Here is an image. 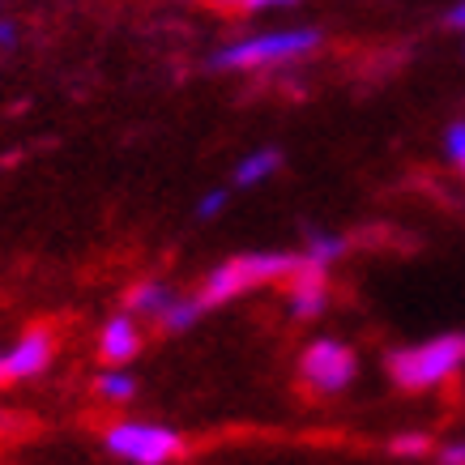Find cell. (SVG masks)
Here are the masks:
<instances>
[{
    "instance_id": "10",
    "label": "cell",
    "mask_w": 465,
    "mask_h": 465,
    "mask_svg": "<svg viewBox=\"0 0 465 465\" xmlns=\"http://www.w3.org/2000/svg\"><path fill=\"white\" fill-rule=\"evenodd\" d=\"M278 163H282V154L278 150H252V154L243 158L240 167H235V175H231V188H256V183H265L273 171H278Z\"/></svg>"
},
{
    "instance_id": "15",
    "label": "cell",
    "mask_w": 465,
    "mask_h": 465,
    "mask_svg": "<svg viewBox=\"0 0 465 465\" xmlns=\"http://www.w3.org/2000/svg\"><path fill=\"white\" fill-rule=\"evenodd\" d=\"M431 449V440L423 436V431H410V436H397L393 440V452H401V457H419V452Z\"/></svg>"
},
{
    "instance_id": "16",
    "label": "cell",
    "mask_w": 465,
    "mask_h": 465,
    "mask_svg": "<svg viewBox=\"0 0 465 465\" xmlns=\"http://www.w3.org/2000/svg\"><path fill=\"white\" fill-rule=\"evenodd\" d=\"M226 205V188H213V193H205V197L197 201V218L205 223V218H218Z\"/></svg>"
},
{
    "instance_id": "20",
    "label": "cell",
    "mask_w": 465,
    "mask_h": 465,
    "mask_svg": "<svg viewBox=\"0 0 465 465\" xmlns=\"http://www.w3.org/2000/svg\"><path fill=\"white\" fill-rule=\"evenodd\" d=\"M218 5H235V9H265V0H218Z\"/></svg>"
},
{
    "instance_id": "19",
    "label": "cell",
    "mask_w": 465,
    "mask_h": 465,
    "mask_svg": "<svg viewBox=\"0 0 465 465\" xmlns=\"http://www.w3.org/2000/svg\"><path fill=\"white\" fill-rule=\"evenodd\" d=\"M444 22H449L452 30H465V0H457V5H452V9H449V17H444Z\"/></svg>"
},
{
    "instance_id": "11",
    "label": "cell",
    "mask_w": 465,
    "mask_h": 465,
    "mask_svg": "<svg viewBox=\"0 0 465 465\" xmlns=\"http://www.w3.org/2000/svg\"><path fill=\"white\" fill-rule=\"evenodd\" d=\"M341 252H346V240L333 235V231H308V240H303V261H308V265L329 269Z\"/></svg>"
},
{
    "instance_id": "18",
    "label": "cell",
    "mask_w": 465,
    "mask_h": 465,
    "mask_svg": "<svg viewBox=\"0 0 465 465\" xmlns=\"http://www.w3.org/2000/svg\"><path fill=\"white\" fill-rule=\"evenodd\" d=\"M17 47V30L14 22H0V52H14Z\"/></svg>"
},
{
    "instance_id": "4",
    "label": "cell",
    "mask_w": 465,
    "mask_h": 465,
    "mask_svg": "<svg viewBox=\"0 0 465 465\" xmlns=\"http://www.w3.org/2000/svg\"><path fill=\"white\" fill-rule=\"evenodd\" d=\"M107 452H115L120 461L133 465H167L183 452V440L163 423H137V419H124V423H112L107 436H103Z\"/></svg>"
},
{
    "instance_id": "17",
    "label": "cell",
    "mask_w": 465,
    "mask_h": 465,
    "mask_svg": "<svg viewBox=\"0 0 465 465\" xmlns=\"http://www.w3.org/2000/svg\"><path fill=\"white\" fill-rule=\"evenodd\" d=\"M440 465H465V440H449L440 449Z\"/></svg>"
},
{
    "instance_id": "14",
    "label": "cell",
    "mask_w": 465,
    "mask_h": 465,
    "mask_svg": "<svg viewBox=\"0 0 465 465\" xmlns=\"http://www.w3.org/2000/svg\"><path fill=\"white\" fill-rule=\"evenodd\" d=\"M444 154L465 171V124H452L449 133H444Z\"/></svg>"
},
{
    "instance_id": "9",
    "label": "cell",
    "mask_w": 465,
    "mask_h": 465,
    "mask_svg": "<svg viewBox=\"0 0 465 465\" xmlns=\"http://www.w3.org/2000/svg\"><path fill=\"white\" fill-rule=\"evenodd\" d=\"M175 303V291L167 282H158V278H145L128 291V312H137V316H163V312Z\"/></svg>"
},
{
    "instance_id": "3",
    "label": "cell",
    "mask_w": 465,
    "mask_h": 465,
    "mask_svg": "<svg viewBox=\"0 0 465 465\" xmlns=\"http://www.w3.org/2000/svg\"><path fill=\"white\" fill-rule=\"evenodd\" d=\"M321 47V30L291 26V30H265V35H248V39L226 43L213 56V69H265V64H286V60L312 56Z\"/></svg>"
},
{
    "instance_id": "5",
    "label": "cell",
    "mask_w": 465,
    "mask_h": 465,
    "mask_svg": "<svg viewBox=\"0 0 465 465\" xmlns=\"http://www.w3.org/2000/svg\"><path fill=\"white\" fill-rule=\"evenodd\" d=\"M354 371H359V359H354V351L338 338H316L299 354V376H303V384L324 397L351 389Z\"/></svg>"
},
{
    "instance_id": "12",
    "label": "cell",
    "mask_w": 465,
    "mask_h": 465,
    "mask_svg": "<svg viewBox=\"0 0 465 465\" xmlns=\"http://www.w3.org/2000/svg\"><path fill=\"white\" fill-rule=\"evenodd\" d=\"M201 312H205V303H201L197 295H175V303L158 316V329H167V333H183V329H193V324L201 321Z\"/></svg>"
},
{
    "instance_id": "6",
    "label": "cell",
    "mask_w": 465,
    "mask_h": 465,
    "mask_svg": "<svg viewBox=\"0 0 465 465\" xmlns=\"http://www.w3.org/2000/svg\"><path fill=\"white\" fill-rule=\"evenodd\" d=\"M52 354H56V341H52V333H47V329H30L26 338H17L14 351L0 359V363H5V381H30V376L47 371Z\"/></svg>"
},
{
    "instance_id": "13",
    "label": "cell",
    "mask_w": 465,
    "mask_h": 465,
    "mask_svg": "<svg viewBox=\"0 0 465 465\" xmlns=\"http://www.w3.org/2000/svg\"><path fill=\"white\" fill-rule=\"evenodd\" d=\"M99 393L107 397V401H133V397H137V376H133V371H103Z\"/></svg>"
},
{
    "instance_id": "7",
    "label": "cell",
    "mask_w": 465,
    "mask_h": 465,
    "mask_svg": "<svg viewBox=\"0 0 465 465\" xmlns=\"http://www.w3.org/2000/svg\"><path fill=\"white\" fill-rule=\"evenodd\" d=\"M291 282V312H295L299 321H312V316H321L329 308V278H324L321 265H303L295 269V278H286Z\"/></svg>"
},
{
    "instance_id": "8",
    "label": "cell",
    "mask_w": 465,
    "mask_h": 465,
    "mask_svg": "<svg viewBox=\"0 0 465 465\" xmlns=\"http://www.w3.org/2000/svg\"><path fill=\"white\" fill-rule=\"evenodd\" d=\"M137 351H142V333H137L133 316H112V321L99 329V354L112 367L133 363V359H137Z\"/></svg>"
},
{
    "instance_id": "1",
    "label": "cell",
    "mask_w": 465,
    "mask_h": 465,
    "mask_svg": "<svg viewBox=\"0 0 465 465\" xmlns=\"http://www.w3.org/2000/svg\"><path fill=\"white\" fill-rule=\"evenodd\" d=\"M303 265V256L295 252H243L223 261L218 269H210V278L201 286V303L205 308H218V303H231L240 299L243 291H252L261 282H278V278H295V269Z\"/></svg>"
},
{
    "instance_id": "21",
    "label": "cell",
    "mask_w": 465,
    "mask_h": 465,
    "mask_svg": "<svg viewBox=\"0 0 465 465\" xmlns=\"http://www.w3.org/2000/svg\"><path fill=\"white\" fill-rule=\"evenodd\" d=\"M0 381H5V363H0Z\"/></svg>"
},
{
    "instance_id": "2",
    "label": "cell",
    "mask_w": 465,
    "mask_h": 465,
    "mask_svg": "<svg viewBox=\"0 0 465 465\" xmlns=\"http://www.w3.org/2000/svg\"><path fill=\"white\" fill-rule=\"evenodd\" d=\"M461 367H465V333H444V338L419 341V346L389 354V376L401 389H436V384L452 381Z\"/></svg>"
}]
</instances>
